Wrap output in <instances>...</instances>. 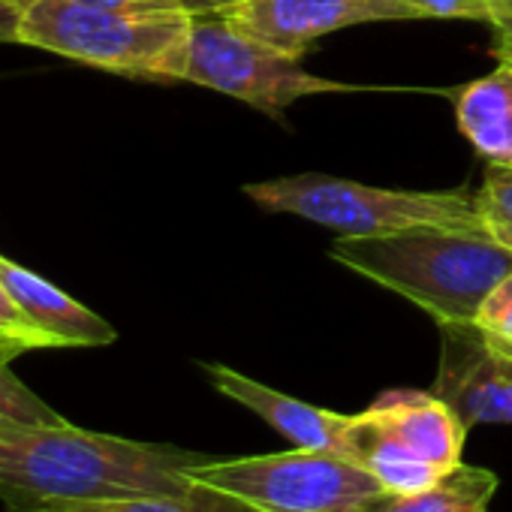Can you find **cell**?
<instances>
[{
  "label": "cell",
  "mask_w": 512,
  "mask_h": 512,
  "mask_svg": "<svg viewBox=\"0 0 512 512\" xmlns=\"http://www.w3.org/2000/svg\"><path fill=\"white\" fill-rule=\"evenodd\" d=\"M214 455L61 425L0 428V506L52 512L97 500L187 494Z\"/></svg>",
  "instance_id": "6da1fadb"
},
{
  "label": "cell",
  "mask_w": 512,
  "mask_h": 512,
  "mask_svg": "<svg viewBox=\"0 0 512 512\" xmlns=\"http://www.w3.org/2000/svg\"><path fill=\"white\" fill-rule=\"evenodd\" d=\"M329 256L422 308L437 326L473 323L485 296L512 272V250L485 229L416 226L392 235H338Z\"/></svg>",
  "instance_id": "7a4b0ae2"
},
{
  "label": "cell",
  "mask_w": 512,
  "mask_h": 512,
  "mask_svg": "<svg viewBox=\"0 0 512 512\" xmlns=\"http://www.w3.org/2000/svg\"><path fill=\"white\" fill-rule=\"evenodd\" d=\"M193 16L172 4L28 0L19 43L133 79L184 82Z\"/></svg>",
  "instance_id": "3957f363"
},
{
  "label": "cell",
  "mask_w": 512,
  "mask_h": 512,
  "mask_svg": "<svg viewBox=\"0 0 512 512\" xmlns=\"http://www.w3.org/2000/svg\"><path fill=\"white\" fill-rule=\"evenodd\" d=\"M244 196L272 214H293L353 238L416 226L482 232L476 199L467 190H392L326 172H302L244 184Z\"/></svg>",
  "instance_id": "277c9868"
},
{
  "label": "cell",
  "mask_w": 512,
  "mask_h": 512,
  "mask_svg": "<svg viewBox=\"0 0 512 512\" xmlns=\"http://www.w3.org/2000/svg\"><path fill=\"white\" fill-rule=\"evenodd\" d=\"M467 425L434 392L392 389L350 416L347 458L371 470L392 494L437 485L464 458Z\"/></svg>",
  "instance_id": "5b68a950"
},
{
  "label": "cell",
  "mask_w": 512,
  "mask_h": 512,
  "mask_svg": "<svg viewBox=\"0 0 512 512\" xmlns=\"http://www.w3.org/2000/svg\"><path fill=\"white\" fill-rule=\"evenodd\" d=\"M193 479L256 512H359L386 491L353 458L299 446L275 455L211 458L193 470Z\"/></svg>",
  "instance_id": "8992f818"
},
{
  "label": "cell",
  "mask_w": 512,
  "mask_h": 512,
  "mask_svg": "<svg viewBox=\"0 0 512 512\" xmlns=\"http://www.w3.org/2000/svg\"><path fill=\"white\" fill-rule=\"evenodd\" d=\"M184 82L211 88L269 115H281L287 106L308 97L359 91L356 85L308 73L299 55L244 34L220 13L193 16Z\"/></svg>",
  "instance_id": "52a82bcc"
},
{
  "label": "cell",
  "mask_w": 512,
  "mask_h": 512,
  "mask_svg": "<svg viewBox=\"0 0 512 512\" xmlns=\"http://www.w3.org/2000/svg\"><path fill=\"white\" fill-rule=\"evenodd\" d=\"M437 329L440 362L431 392L467 428L512 425V341L488 335L476 323H446Z\"/></svg>",
  "instance_id": "ba28073f"
},
{
  "label": "cell",
  "mask_w": 512,
  "mask_h": 512,
  "mask_svg": "<svg viewBox=\"0 0 512 512\" xmlns=\"http://www.w3.org/2000/svg\"><path fill=\"white\" fill-rule=\"evenodd\" d=\"M220 16L244 34L299 58L311 43L344 28L422 19L407 0H238Z\"/></svg>",
  "instance_id": "9c48e42d"
},
{
  "label": "cell",
  "mask_w": 512,
  "mask_h": 512,
  "mask_svg": "<svg viewBox=\"0 0 512 512\" xmlns=\"http://www.w3.org/2000/svg\"><path fill=\"white\" fill-rule=\"evenodd\" d=\"M202 371L220 395L232 398L235 404L247 407L263 422H269L293 446L347 455L350 416L314 407V404L299 401L293 395H284V392H278L260 380H253V377H244L241 371H232L226 365H202Z\"/></svg>",
  "instance_id": "30bf717a"
},
{
  "label": "cell",
  "mask_w": 512,
  "mask_h": 512,
  "mask_svg": "<svg viewBox=\"0 0 512 512\" xmlns=\"http://www.w3.org/2000/svg\"><path fill=\"white\" fill-rule=\"evenodd\" d=\"M0 284L52 347H106L118 341V332L100 314L4 256H0Z\"/></svg>",
  "instance_id": "8fae6325"
},
{
  "label": "cell",
  "mask_w": 512,
  "mask_h": 512,
  "mask_svg": "<svg viewBox=\"0 0 512 512\" xmlns=\"http://www.w3.org/2000/svg\"><path fill=\"white\" fill-rule=\"evenodd\" d=\"M455 124L488 166H512V61L455 91Z\"/></svg>",
  "instance_id": "7c38bea8"
},
{
  "label": "cell",
  "mask_w": 512,
  "mask_h": 512,
  "mask_svg": "<svg viewBox=\"0 0 512 512\" xmlns=\"http://www.w3.org/2000/svg\"><path fill=\"white\" fill-rule=\"evenodd\" d=\"M497 485V473L461 461L437 485L410 494L383 491L380 497L368 500L359 512H482L488 509Z\"/></svg>",
  "instance_id": "4fadbf2b"
},
{
  "label": "cell",
  "mask_w": 512,
  "mask_h": 512,
  "mask_svg": "<svg viewBox=\"0 0 512 512\" xmlns=\"http://www.w3.org/2000/svg\"><path fill=\"white\" fill-rule=\"evenodd\" d=\"M52 512H256L232 494L199 485L187 494H151V497H127V500H97L79 503Z\"/></svg>",
  "instance_id": "5bb4252c"
},
{
  "label": "cell",
  "mask_w": 512,
  "mask_h": 512,
  "mask_svg": "<svg viewBox=\"0 0 512 512\" xmlns=\"http://www.w3.org/2000/svg\"><path fill=\"white\" fill-rule=\"evenodd\" d=\"M13 356L0 347V428L13 425H61L67 422L55 407H49L37 392H31L10 368Z\"/></svg>",
  "instance_id": "9a60e30c"
},
{
  "label": "cell",
  "mask_w": 512,
  "mask_h": 512,
  "mask_svg": "<svg viewBox=\"0 0 512 512\" xmlns=\"http://www.w3.org/2000/svg\"><path fill=\"white\" fill-rule=\"evenodd\" d=\"M422 19H467L491 25L497 43H512V0H407Z\"/></svg>",
  "instance_id": "2e32d148"
},
{
  "label": "cell",
  "mask_w": 512,
  "mask_h": 512,
  "mask_svg": "<svg viewBox=\"0 0 512 512\" xmlns=\"http://www.w3.org/2000/svg\"><path fill=\"white\" fill-rule=\"evenodd\" d=\"M476 199L482 229L512 250V166H488Z\"/></svg>",
  "instance_id": "e0dca14e"
},
{
  "label": "cell",
  "mask_w": 512,
  "mask_h": 512,
  "mask_svg": "<svg viewBox=\"0 0 512 512\" xmlns=\"http://www.w3.org/2000/svg\"><path fill=\"white\" fill-rule=\"evenodd\" d=\"M0 341H4L16 356L28 350H46L52 341L25 317V311L13 302L7 287L0 284Z\"/></svg>",
  "instance_id": "ac0fdd59"
},
{
  "label": "cell",
  "mask_w": 512,
  "mask_h": 512,
  "mask_svg": "<svg viewBox=\"0 0 512 512\" xmlns=\"http://www.w3.org/2000/svg\"><path fill=\"white\" fill-rule=\"evenodd\" d=\"M479 329L488 335H497L503 341H512V272L497 281V287L485 296L476 320Z\"/></svg>",
  "instance_id": "d6986e66"
},
{
  "label": "cell",
  "mask_w": 512,
  "mask_h": 512,
  "mask_svg": "<svg viewBox=\"0 0 512 512\" xmlns=\"http://www.w3.org/2000/svg\"><path fill=\"white\" fill-rule=\"evenodd\" d=\"M25 4L28 0H0V43H19Z\"/></svg>",
  "instance_id": "ffe728a7"
},
{
  "label": "cell",
  "mask_w": 512,
  "mask_h": 512,
  "mask_svg": "<svg viewBox=\"0 0 512 512\" xmlns=\"http://www.w3.org/2000/svg\"><path fill=\"white\" fill-rule=\"evenodd\" d=\"M166 4L181 7V10H187L190 16H199V13H220V10L238 4V0H166Z\"/></svg>",
  "instance_id": "44dd1931"
},
{
  "label": "cell",
  "mask_w": 512,
  "mask_h": 512,
  "mask_svg": "<svg viewBox=\"0 0 512 512\" xmlns=\"http://www.w3.org/2000/svg\"><path fill=\"white\" fill-rule=\"evenodd\" d=\"M82 4H97V7H130V4H157V0H82ZM166 4V0H163Z\"/></svg>",
  "instance_id": "7402d4cb"
},
{
  "label": "cell",
  "mask_w": 512,
  "mask_h": 512,
  "mask_svg": "<svg viewBox=\"0 0 512 512\" xmlns=\"http://www.w3.org/2000/svg\"><path fill=\"white\" fill-rule=\"evenodd\" d=\"M0 347H4V350H7V353H10V356H16V353H13V350H10V347H7V344H4V341H0Z\"/></svg>",
  "instance_id": "603a6c76"
},
{
  "label": "cell",
  "mask_w": 512,
  "mask_h": 512,
  "mask_svg": "<svg viewBox=\"0 0 512 512\" xmlns=\"http://www.w3.org/2000/svg\"><path fill=\"white\" fill-rule=\"evenodd\" d=\"M482 512H488V509H482Z\"/></svg>",
  "instance_id": "cb8c5ba5"
}]
</instances>
